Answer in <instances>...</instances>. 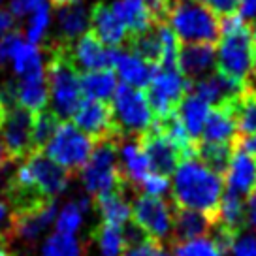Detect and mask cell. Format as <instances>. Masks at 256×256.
<instances>
[{
	"label": "cell",
	"mask_w": 256,
	"mask_h": 256,
	"mask_svg": "<svg viewBox=\"0 0 256 256\" xmlns=\"http://www.w3.org/2000/svg\"><path fill=\"white\" fill-rule=\"evenodd\" d=\"M172 192L176 206L206 213L213 220L222 198V177L190 156L181 160L174 172Z\"/></svg>",
	"instance_id": "cell-1"
},
{
	"label": "cell",
	"mask_w": 256,
	"mask_h": 256,
	"mask_svg": "<svg viewBox=\"0 0 256 256\" xmlns=\"http://www.w3.org/2000/svg\"><path fill=\"white\" fill-rule=\"evenodd\" d=\"M220 42L215 48L216 72L247 85L256 70V55L248 24L238 14H230L218 19Z\"/></svg>",
	"instance_id": "cell-2"
},
{
	"label": "cell",
	"mask_w": 256,
	"mask_h": 256,
	"mask_svg": "<svg viewBox=\"0 0 256 256\" xmlns=\"http://www.w3.org/2000/svg\"><path fill=\"white\" fill-rule=\"evenodd\" d=\"M154 21L168 24L179 44H215L220 38L218 17L200 0H166Z\"/></svg>",
	"instance_id": "cell-3"
},
{
	"label": "cell",
	"mask_w": 256,
	"mask_h": 256,
	"mask_svg": "<svg viewBox=\"0 0 256 256\" xmlns=\"http://www.w3.org/2000/svg\"><path fill=\"white\" fill-rule=\"evenodd\" d=\"M48 76L49 102L53 106L51 112L60 120L72 117L74 112L81 104V87H80V70L74 66L70 56V46L49 42L48 44Z\"/></svg>",
	"instance_id": "cell-4"
},
{
	"label": "cell",
	"mask_w": 256,
	"mask_h": 256,
	"mask_svg": "<svg viewBox=\"0 0 256 256\" xmlns=\"http://www.w3.org/2000/svg\"><path fill=\"white\" fill-rule=\"evenodd\" d=\"M120 140H104L94 144L87 164L81 170V181L88 196H100L108 192L124 190L132 186L124 181L119 166Z\"/></svg>",
	"instance_id": "cell-5"
},
{
	"label": "cell",
	"mask_w": 256,
	"mask_h": 256,
	"mask_svg": "<svg viewBox=\"0 0 256 256\" xmlns=\"http://www.w3.org/2000/svg\"><path fill=\"white\" fill-rule=\"evenodd\" d=\"M92 149L94 142L90 138L85 136L80 128L74 126V122L60 120L55 134L44 147V154L74 176L87 164Z\"/></svg>",
	"instance_id": "cell-6"
},
{
	"label": "cell",
	"mask_w": 256,
	"mask_h": 256,
	"mask_svg": "<svg viewBox=\"0 0 256 256\" xmlns=\"http://www.w3.org/2000/svg\"><path fill=\"white\" fill-rule=\"evenodd\" d=\"M113 119L119 128L120 136L140 138L154 124V117L147 98L140 88L119 85L113 92Z\"/></svg>",
	"instance_id": "cell-7"
},
{
	"label": "cell",
	"mask_w": 256,
	"mask_h": 256,
	"mask_svg": "<svg viewBox=\"0 0 256 256\" xmlns=\"http://www.w3.org/2000/svg\"><path fill=\"white\" fill-rule=\"evenodd\" d=\"M188 92H190V81L179 70L158 68L151 83L147 85V94H145L154 120H162L174 115Z\"/></svg>",
	"instance_id": "cell-8"
},
{
	"label": "cell",
	"mask_w": 256,
	"mask_h": 256,
	"mask_svg": "<svg viewBox=\"0 0 256 256\" xmlns=\"http://www.w3.org/2000/svg\"><path fill=\"white\" fill-rule=\"evenodd\" d=\"M132 218L138 228H142L149 238L156 241L170 240L172 236V224H174V206L166 200L149 196V194H138L134 202L130 204Z\"/></svg>",
	"instance_id": "cell-9"
},
{
	"label": "cell",
	"mask_w": 256,
	"mask_h": 256,
	"mask_svg": "<svg viewBox=\"0 0 256 256\" xmlns=\"http://www.w3.org/2000/svg\"><path fill=\"white\" fill-rule=\"evenodd\" d=\"M4 102H6V113H4V120L0 124V142L4 144L6 151L14 160L26 158L34 151V147H32L34 115L23 110L21 106H17L16 102H10L6 98H4Z\"/></svg>",
	"instance_id": "cell-10"
},
{
	"label": "cell",
	"mask_w": 256,
	"mask_h": 256,
	"mask_svg": "<svg viewBox=\"0 0 256 256\" xmlns=\"http://www.w3.org/2000/svg\"><path fill=\"white\" fill-rule=\"evenodd\" d=\"M72 119L74 126L80 128L94 144L104 142V140H124L115 124L112 104H108V102L85 100L78 106Z\"/></svg>",
	"instance_id": "cell-11"
},
{
	"label": "cell",
	"mask_w": 256,
	"mask_h": 256,
	"mask_svg": "<svg viewBox=\"0 0 256 256\" xmlns=\"http://www.w3.org/2000/svg\"><path fill=\"white\" fill-rule=\"evenodd\" d=\"M23 164L28 172V176H30L34 186L48 200H55L58 194H62L66 190V186L70 183L72 174H68L64 168L55 164L49 156L44 154V151H32L24 158Z\"/></svg>",
	"instance_id": "cell-12"
},
{
	"label": "cell",
	"mask_w": 256,
	"mask_h": 256,
	"mask_svg": "<svg viewBox=\"0 0 256 256\" xmlns=\"http://www.w3.org/2000/svg\"><path fill=\"white\" fill-rule=\"evenodd\" d=\"M136 140L142 147V151L145 152L147 160H149L151 172H154V174L170 177L179 166V162L184 160L179 149L160 132L156 124H152L147 132H144Z\"/></svg>",
	"instance_id": "cell-13"
},
{
	"label": "cell",
	"mask_w": 256,
	"mask_h": 256,
	"mask_svg": "<svg viewBox=\"0 0 256 256\" xmlns=\"http://www.w3.org/2000/svg\"><path fill=\"white\" fill-rule=\"evenodd\" d=\"M115 55H117V49L106 48L92 32H85L70 46V56H72L74 66L83 72L112 70Z\"/></svg>",
	"instance_id": "cell-14"
},
{
	"label": "cell",
	"mask_w": 256,
	"mask_h": 256,
	"mask_svg": "<svg viewBox=\"0 0 256 256\" xmlns=\"http://www.w3.org/2000/svg\"><path fill=\"white\" fill-rule=\"evenodd\" d=\"M56 216V202L44 204L40 208L14 213L12 216V228H10V240H19L24 243H36L44 232L48 230Z\"/></svg>",
	"instance_id": "cell-15"
},
{
	"label": "cell",
	"mask_w": 256,
	"mask_h": 256,
	"mask_svg": "<svg viewBox=\"0 0 256 256\" xmlns=\"http://www.w3.org/2000/svg\"><path fill=\"white\" fill-rule=\"evenodd\" d=\"M226 192L234 196H248L256 186V158L243 151L240 145L234 144L232 160L224 174Z\"/></svg>",
	"instance_id": "cell-16"
},
{
	"label": "cell",
	"mask_w": 256,
	"mask_h": 256,
	"mask_svg": "<svg viewBox=\"0 0 256 256\" xmlns=\"http://www.w3.org/2000/svg\"><path fill=\"white\" fill-rule=\"evenodd\" d=\"M177 66L190 85L206 78L215 68V44H181Z\"/></svg>",
	"instance_id": "cell-17"
},
{
	"label": "cell",
	"mask_w": 256,
	"mask_h": 256,
	"mask_svg": "<svg viewBox=\"0 0 256 256\" xmlns=\"http://www.w3.org/2000/svg\"><path fill=\"white\" fill-rule=\"evenodd\" d=\"M190 88H194L192 94H196L204 102L213 104L216 108V106L228 104V102L236 100L238 96H241L245 92L247 85H241L238 81H234L230 78L222 76V74L216 72V74H208L206 78L194 81L190 85Z\"/></svg>",
	"instance_id": "cell-18"
},
{
	"label": "cell",
	"mask_w": 256,
	"mask_h": 256,
	"mask_svg": "<svg viewBox=\"0 0 256 256\" xmlns=\"http://www.w3.org/2000/svg\"><path fill=\"white\" fill-rule=\"evenodd\" d=\"M90 32L106 48L117 49L119 46L128 44L126 28L113 14L112 6H108L104 2H96L90 8Z\"/></svg>",
	"instance_id": "cell-19"
},
{
	"label": "cell",
	"mask_w": 256,
	"mask_h": 256,
	"mask_svg": "<svg viewBox=\"0 0 256 256\" xmlns=\"http://www.w3.org/2000/svg\"><path fill=\"white\" fill-rule=\"evenodd\" d=\"M213 230V220L206 213L184 209L174 204V224H172V236L170 243H181V241L206 238Z\"/></svg>",
	"instance_id": "cell-20"
},
{
	"label": "cell",
	"mask_w": 256,
	"mask_h": 256,
	"mask_svg": "<svg viewBox=\"0 0 256 256\" xmlns=\"http://www.w3.org/2000/svg\"><path fill=\"white\" fill-rule=\"evenodd\" d=\"M115 72L122 80V85H128L132 88H142L147 87L151 80L154 78V74L158 70V66L147 62L142 56H138L132 51H122L117 49L115 55V62H113Z\"/></svg>",
	"instance_id": "cell-21"
},
{
	"label": "cell",
	"mask_w": 256,
	"mask_h": 256,
	"mask_svg": "<svg viewBox=\"0 0 256 256\" xmlns=\"http://www.w3.org/2000/svg\"><path fill=\"white\" fill-rule=\"evenodd\" d=\"M90 26V12L81 4L56 8V36L53 42L72 46Z\"/></svg>",
	"instance_id": "cell-22"
},
{
	"label": "cell",
	"mask_w": 256,
	"mask_h": 256,
	"mask_svg": "<svg viewBox=\"0 0 256 256\" xmlns=\"http://www.w3.org/2000/svg\"><path fill=\"white\" fill-rule=\"evenodd\" d=\"M202 136H204V142H209V144H234L238 140L234 100L228 104L216 106L209 112Z\"/></svg>",
	"instance_id": "cell-23"
},
{
	"label": "cell",
	"mask_w": 256,
	"mask_h": 256,
	"mask_svg": "<svg viewBox=\"0 0 256 256\" xmlns=\"http://www.w3.org/2000/svg\"><path fill=\"white\" fill-rule=\"evenodd\" d=\"M113 14L117 16L128 32V42L144 34L154 24V16L151 8L142 0H115L112 4Z\"/></svg>",
	"instance_id": "cell-24"
},
{
	"label": "cell",
	"mask_w": 256,
	"mask_h": 256,
	"mask_svg": "<svg viewBox=\"0 0 256 256\" xmlns=\"http://www.w3.org/2000/svg\"><path fill=\"white\" fill-rule=\"evenodd\" d=\"M119 166L122 172V177L130 186H140V183L144 181V177L151 172L149 160L145 156V152L142 151V147L138 144V140L134 138L132 142L120 140L119 144Z\"/></svg>",
	"instance_id": "cell-25"
},
{
	"label": "cell",
	"mask_w": 256,
	"mask_h": 256,
	"mask_svg": "<svg viewBox=\"0 0 256 256\" xmlns=\"http://www.w3.org/2000/svg\"><path fill=\"white\" fill-rule=\"evenodd\" d=\"M209 112L211 110H209L208 102H204L202 98H198V96L192 94V92H188V94L184 96L183 102L177 108V115H179L184 130H186V134L190 136V140L194 144L198 142V138L204 132V124L208 120Z\"/></svg>",
	"instance_id": "cell-26"
},
{
	"label": "cell",
	"mask_w": 256,
	"mask_h": 256,
	"mask_svg": "<svg viewBox=\"0 0 256 256\" xmlns=\"http://www.w3.org/2000/svg\"><path fill=\"white\" fill-rule=\"evenodd\" d=\"M96 209L102 216V222L115 224V226H124L130 222L132 218V209H130V202L126 200V192H108V194H100L94 198Z\"/></svg>",
	"instance_id": "cell-27"
},
{
	"label": "cell",
	"mask_w": 256,
	"mask_h": 256,
	"mask_svg": "<svg viewBox=\"0 0 256 256\" xmlns=\"http://www.w3.org/2000/svg\"><path fill=\"white\" fill-rule=\"evenodd\" d=\"M81 94L87 100L108 102L117 88V76L113 70H98V72H85L80 76Z\"/></svg>",
	"instance_id": "cell-28"
},
{
	"label": "cell",
	"mask_w": 256,
	"mask_h": 256,
	"mask_svg": "<svg viewBox=\"0 0 256 256\" xmlns=\"http://www.w3.org/2000/svg\"><path fill=\"white\" fill-rule=\"evenodd\" d=\"M236 144V142H234ZM234 144H209V142H196L194 145V158L200 160L202 164L215 172L216 176L222 177L226 174V168L232 160Z\"/></svg>",
	"instance_id": "cell-29"
},
{
	"label": "cell",
	"mask_w": 256,
	"mask_h": 256,
	"mask_svg": "<svg viewBox=\"0 0 256 256\" xmlns=\"http://www.w3.org/2000/svg\"><path fill=\"white\" fill-rule=\"evenodd\" d=\"M90 243L98 248L100 256H122L126 243H124V234L120 226L108 222L96 224L88 234Z\"/></svg>",
	"instance_id": "cell-30"
},
{
	"label": "cell",
	"mask_w": 256,
	"mask_h": 256,
	"mask_svg": "<svg viewBox=\"0 0 256 256\" xmlns=\"http://www.w3.org/2000/svg\"><path fill=\"white\" fill-rule=\"evenodd\" d=\"M90 208H92V200H90V196H85V194L68 202L56 215V232L74 236L81 228L83 216L90 211Z\"/></svg>",
	"instance_id": "cell-31"
},
{
	"label": "cell",
	"mask_w": 256,
	"mask_h": 256,
	"mask_svg": "<svg viewBox=\"0 0 256 256\" xmlns=\"http://www.w3.org/2000/svg\"><path fill=\"white\" fill-rule=\"evenodd\" d=\"M234 115L238 124V136H256V90L245 88V92L234 100Z\"/></svg>",
	"instance_id": "cell-32"
},
{
	"label": "cell",
	"mask_w": 256,
	"mask_h": 256,
	"mask_svg": "<svg viewBox=\"0 0 256 256\" xmlns=\"http://www.w3.org/2000/svg\"><path fill=\"white\" fill-rule=\"evenodd\" d=\"M12 66H14V72H16L17 78L46 70L42 51L38 49V46H32L28 42H23L21 48L17 49V53L12 58Z\"/></svg>",
	"instance_id": "cell-33"
},
{
	"label": "cell",
	"mask_w": 256,
	"mask_h": 256,
	"mask_svg": "<svg viewBox=\"0 0 256 256\" xmlns=\"http://www.w3.org/2000/svg\"><path fill=\"white\" fill-rule=\"evenodd\" d=\"M85 248H87V245H83L76 236L55 232L44 243L42 256H83Z\"/></svg>",
	"instance_id": "cell-34"
},
{
	"label": "cell",
	"mask_w": 256,
	"mask_h": 256,
	"mask_svg": "<svg viewBox=\"0 0 256 256\" xmlns=\"http://www.w3.org/2000/svg\"><path fill=\"white\" fill-rule=\"evenodd\" d=\"M58 124H60V119L51 110H42V112L34 113V122H32V147H34V151H42L46 147V144L55 134Z\"/></svg>",
	"instance_id": "cell-35"
},
{
	"label": "cell",
	"mask_w": 256,
	"mask_h": 256,
	"mask_svg": "<svg viewBox=\"0 0 256 256\" xmlns=\"http://www.w3.org/2000/svg\"><path fill=\"white\" fill-rule=\"evenodd\" d=\"M172 247H174V256H224L222 248L209 236L174 243Z\"/></svg>",
	"instance_id": "cell-36"
},
{
	"label": "cell",
	"mask_w": 256,
	"mask_h": 256,
	"mask_svg": "<svg viewBox=\"0 0 256 256\" xmlns=\"http://www.w3.org/2000/svg\"><path fill=\"white\" fill-rule=\"evenodd\" d=\"M49 21H51V16H49V4L48 6H42V8H38L34 14L28 16L26 30H24L28 44L38 46V44L46 38L48 28H49Z\"/></svg>",
	"instance_id": "cell-37"
},
{
	"label": "cell",
	"mask_w": 256,
	"mask_h": 256,
	"mask_svg": "<svg viewBox=\"0 0 256 256\" xmlns=\"http://www.w3.org/2000/svg\"><path fill=\"white\" fill-rule=\"evenodd\" d=\"M122 256H170L166 252L164 245L160 241L152 240V238H145L144 241H140L136 245H128L124 248Z\"/></svg>",
	"instance_id": "cell-38"
},
{
	"label": "cell",
	"mask_w": 256,
	"mask_h": 256,
	"mask_svg": "<svg viewBox=\"0 0 256 256\" xmlns=\"http://www.w3.org/2000/svg\"><path fill=\"white\" fill-rule=\"evenodd\" d=\"M23 42V32L16 30V28L0 38V66L6 62H12V58L17 53V49L21 48Z\"/></svg>",
	"instance_id": "cell-39"
},
{
	"label": "cell",
	"mask_w": 256,
	"mask_h": 256,
	"mask_svg": "<svg viewBox=\"0 0 256 256\" xmlns=\"http://www.w3.org/2000/svg\"><path fill=\"white\" fill-rule=\"evenodd\" d=\"M140 188L149 194V196H156V198H162L164 194H168L170 190V179L160 174H154V172H149L147 176L144 177V181L140 183Z\"/></svg>",
	"instance_id": "cell-40"
},
{
	"label": "cell",
	"mask_w": 256,
	"mask_h": 256,
	"mask_svg": "<svg viewBox=\"0 0 256 256\" xmlns=\"http://www.w3.org/2000/svg\"><path fill=\"white\" fill-rule=\"evenodd\" d=\"M232 256H256V236L248 232H241L232 243Z\"/></svg>",
	"instance_id": "cell-41"
},
{
	"label": "cell",
	"mask_w": 256,
	"mask_h": 256,
	"mask_svg": "<svg viewBox=\"0 0 256 256\" xmlns=\"http://www.w3.org/2000/svg\"><path fill=\"white\" fill-rule=\"evenodd\" d=\"M42 6H48V0H12L10 2V14L14 19H23L34 14Z\"/></svg>",
	"instance_id": "cell-42"
},
{
	"label": "cell",
	"mask_w": 256,
	"mask_h": 256,
	"mask_svg": "<svg viewBox=\"0 0 256 256\" xmlns=\"http://www.w3.org/2000/svg\"><path fill=\"white\" fill-rule=\"evenodd\" d=\"M200 2L206 8L211 10L218 19L224 16H230V14H236V8H238L236 0H200Z\"/></svg>",
	"instance_id": "cell-43"
},
{
	"label": "cell",
	"mask_w": 256,
	"mask_h": 256,
	"mask_svg": "<svg viewBox=\"0 0 256 256\" xmlns=\"http://www.w3.org/2000/svg\"><path fill=\"white\" fill-rule=\"evenodd\" d=\"M12 208L8 206L6 200H0V236L10 238V228H12ZM12 241V240H10Z\"/></svg>",
	"instance_id": "cell-44"
},
{
	"label": "cell",
	"mask_w": 256,
	"mask_h": 256,
	"mask_svg": "<svg viewBox=\"0 0 256 256\" xmlns=\"http://www.w3.org/2000/svg\"><path fill=\"white\" fill-rule=\"evenodd\" d=\"M14 26H16L14 16L10 12H6V10H0V38L4 34H8L10 30H14Z\"/></svg>",
	"instance_id": "cell-45"
},
{
	"label": "cell",
	"mask_w": 256,
	"mask_h": 256,
	"mask_svg": "<svg viewBox=\"0 0 256 256\" xmlns=\"http://www.w3.org/2000/svg\"><path fill=\"white\" fill-rule=\"evenodd\" d=\"M236 144L240 145L243 151H247L250 156L256 158V136H238Z\"/></svg>",
	"instance_id": "cell-46"
},
{
	"label": "cell",
	"mask_w": 256,
	"mask_h": 256,
	"mask_svg": "<svg viewBox=\"0 0 256 256\" xmlns=\"http://www.w3.org/2000/svg\"><path fill=\"white\" fill-rule=\"evenodd\" d=\"M247 224L256 228V186L248 194V208H247Z\"/></svg>",
	"instance_id": "cell-47"
},
{
	"label": "cell",
	"mask_w": 256,
	"mask_h": 256,
	"mask_svg": "<svg viewBox=\"0 0 256 256\" xmlns=\"http://www.w3.org/2000/svg\"><path fill=\"white\" fill-rule=\"evenodd\" d=\"M0 256H16L10 245V238L6 236H0Z\"/></svg>",
	"instance_id": "cell-48"
},
{
	"label": "cell",
	"mask_w": 256,
	"mask_h": 256,
	"mask_svg": "<svg viewBox=\"0 0 256 256\" xmlns=\"http://www.w3.org/2000/svg\"><path fill=\"white\" fill-rule=\"evenodd\" d=\"M10 162H14V158L10 156V152L6 151V147H4V144L0 142V172L8 166Z\"/></svg>",
	"instance_id": "cell-49"
},
{
	"label": "cell",
	"mask_w": 256,
	"mask_h": 256,
	"mask_svg": "<svg viewBox=\"0 0 256 256\" xmlns=\"http://www.w3.org/2000/svg\"><path fill=\"white\" fill-rule=\"evenodd\" d=\"M142 2H144V4H147V6L151 8L152 16H154V14H156L162 6H164V2H166V0H142Z\"/></svg>",
	"instance_id": "cell-50"
},
{
	"label": "cell",
	"mask_w": 256,
	"mask_h": 256,
	"mask_svg": "<svg viewBox=\"0 0 256 256\" xmlns=\"http://www.w3.org/2000/svg\"><path fill=\"white\" fill-rule=\"evenodd\" d=\"M51 2H53V6L60 8V6H70V4H80L81 0H51Z\"/></svg>",
	"instance_id": "cell-51"
},
{
	"label": "cell",
	"mask_w": 256,
	"mask_h": 256,
	"mask_svg": "<svg viewBox=\"0 0 256 256\" xmlns=\"http://www.w3.org/2000/svg\"><path fill=\"white\" fill-rule=\"evenodd\" d=\"M4 113H6V102H4V98L0 94V124H2V120H4Z\"/></svg>",
	"instance_id": "cell-52"
},
{
	"label": "cell",
	"mask_w": 256,
	"mask_h": 256,
	"mask_svg": "<svg viewBox=\"0 0 256 256\" xmlns=\"http://www.w3.org/2000/svg\"><path fill=\"white\" fill-rule=\"evenodd\" d=\"M247 87H248V88H256V70H254V74H252V78L248 80Z\"/></svg>",
	"instance_id": "cell-53"
},
{
	"label": "cell",
	"mask_w": 256,
	"mask_h": 256,
	"mask_svg": "<svg viewBox=\"0 0 256 256\" xmlns=\"http://www.w3.org/2000/svg\"><path fill=\"white\" fill-rule=\"evenodd\" d=\"M250 36H252V48H254V55H256V24H254V28L250 30Z\"/></svg>",
	"instance_id": "cell-54"
},
{
	"label": "cell",
	"mask_w": 256,
	"mask_h": 256,
	"mask_svg": "<svg viewBox=\"0 0 256 256\" xmlns=\"http://www.w3.org/2000/svg\"><path fill=\"white\" fill-rule=\"evenodd\" d=\"M0 2H2V0H0Z\"/></svg>",
	"instance_id": "cell-55"
},
{
	"label": "cell",
	"mask_w": 256,
	"mask_h": 256,
	"mask_svg": "<svg viewBox=\"0 0 256 256\" xmlns=\"http://www.w3.org/2000/svg\"><path fill=\"white\" fill-rule=\"evenodd\" d=\"M254 90H256V88H254Z\"/></svg>",
	"instance_id": "cell-56"
}]
</instances>
